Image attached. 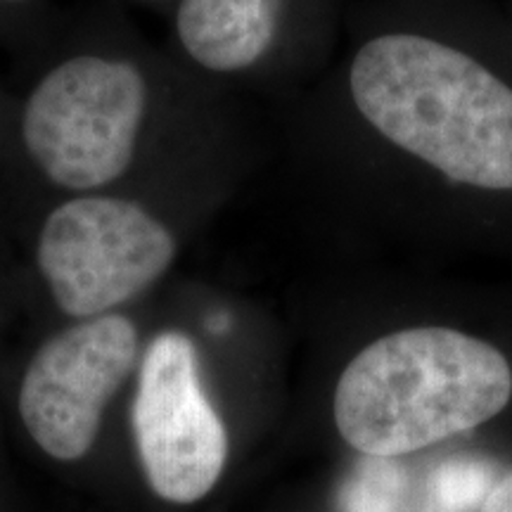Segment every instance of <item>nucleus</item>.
Wrapping results in <instances>:
<instances>
[{
    "instance_id": "nucleus-1",
    "label": "nucleus",
    "mask_w": 512,
    "mask_h": 512,
    "mask_svg": "<svg viewBox=\"0 0 512 512\" xmlns=\"http://www.w3.org/2000/svg\"><path fill=\"white\" fill-rule=\"evenodd\" d=\"M358 117L441 181L512 197V83L460 46L418 31L361 43L349 64Z\"/></svg>"
},
{
    "instance_id": "nucleus-2",
    "label": "nucleus",
    "mask_w": 512,
    "mask_h": 512,
    "mask_svg": "<svg viewBox=\"0 0 512 512\" xmlns=\"http://www.w3.org/2000/svg\"><path fill=\"white\" fill-rule=\"evenodd\" d=\"M512 399L503 351L467 332L418 325L377 337L335 389V425L368 458H396L496 418Z\"/></svg>"
},
{
    "instance_id": "nucleus-3",
    "label": "nucleus",
    "mask_w": 512,
    "mask_h": 512,
    "mask_svg": "<svg viewBox=\"0 0 512 512\" xmlns=\"http://www.w3.org/2000/svg\"><path fill=\"white\" fill-rule=\"evenodd\" d=\"M147 83L131 62L81 55L62 62L31 91L22 136L50 181L93 190L117 181L136 157Z\"/></svg>"
},
{
    "instance_id": "nucleus-4",
    "label": "nucleus",
    "mask_w": 512,
    "mask_h": 512,
    "mask_svg": "<svg viewBox=\"0 0 512 512\" xmlns=\"http://www.w3.org/2000/svg\"><path fill=\"white\" fill-rule=\"evenodd\" d=\"M174 256L171 230L140 204L79 197L43 223L36 261L64 313L98 318L157 283Z\"/></svg>"
},
{
    "instance_id": "nucleus-5",
    "label": "nucleus",
    "mask_w": 512,
    "mask_h": 512,
    "mask_svg": "<svg viewBox=\"0 0 512 512\" xmlns=\"http://www.w3.org/2000/svg\"><path fill=\"white\" fill-rule=\"evenodd\" d=\"M133 427L159 496L195 503L214 489L228 456L226 427L202 392L195 347L181 332H162L147 349Z\"/></svg>"
},
{
    "instance_id": "nucleus-6",
    "label": "nucleus",
    "mask_w": 512,
    "mask_h": 512,
    "mask_svg": "<svg viewBox=\"0 0 512 512\" xmlns=\"http://www.w3.org/2000/svg\"><path fill=\"white\" fill-rule=\"evenodd\" d=\"M136 351L131 320L110 313L72 325L38 349L19 389V413L48 456H86L107 401L136 363Z\"/></svg>"
},
{
    "instance_id": "nucleus-7",
    "label": "nucleus",
    "mask_w": 512,
    "mask_h": 512,
    "mask_svg": "<svg viewBox=\"0 0 512 512\" xmlns=\"http://www.w3.org/2000/svg\"><path fill=\"white\" fill-rule=\"evenodd\" d=\"M273 0H183L178 38L197 64L211 72H242L271 48Z\"/></svg>"
},
{
    "instance_id": "nucleus-8",
    "label": "nucleus",
    "mask_w": 512,
    "mask_h": 512,
    "mask_svg": "<svg viewBox=\"0 0 512 512\" xmlns=\"http://www.w3.org/2000/svg\"><path fill=\"white\" fill-rule=\"evenodd\" d=\"M491 489L489 465L475 460H453L430 477V498L439 512H470Z\"/></svg>"
},
{
    "instance_id": "nucleus-9",
    "label": "nucleus",
    "mask_w": 512,
    "mask_h": 512,
    "mask_svg": "<svg viewBox=\"0 0 512 512\" xmlns=\"http://www.w3.org/2000/svg\"><path fill=\"white\" fill-rule=\"evenodd\" d=\"M479 512H512V472L489 491Z\"/></svg>"
},
{
    "instance_id": "nucleus-10",
    "label": "nucleus",
    "mask_w": 512,
    "mask_h": 512,
    "mask_svg": "<svg viewBox=\"0 0 512 512\" xmlns=\"http://www.w3.org/2000/svg\"><path fill=\"white\" fill-rule=\"evenodd\" d=\"M12 3H15V0H12Z\"/></svg>"
}]
</instances>
